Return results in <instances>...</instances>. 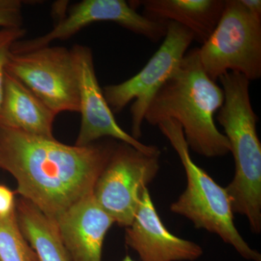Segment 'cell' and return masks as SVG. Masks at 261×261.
Wrapping results in <instances>:
<instances>
[{
	"instance_id": "cell-4",
	"label": "cell",
	"mask_w": 261,
	"mask_h": 261,
	"mask_svg": "<svg viewBox=\"0 0 261 261\" xmlns=\"http://www.w3.org/2000/svg\"><path fill=\"white\" fill-rule=\"evenodd\" d=\"M158 127L176 151L186 173V189L170 206L171 212L190 220L196 228L218 235L246 260L261 261L260 254L250 247L235 226L226 189L192 159L181 125L168 119Z\"/></svg>"
},
{
	"instance_id": "cell-5",
	"label": "cell",
	"mask_w": 261,
	"mask_h": 261,
	"mask_svg": "<svg viewBox=\"0 0 261 261\" xmlns=\"http://www.w3.org/2000/svg\"><path fill=\"white\" fill-rule=\"evenodd\" d=\"M202 68L211 80L234 72L249 81L261 77V16L240 0H226L224 12L210 37L198 47Z\"/></svg>"
},
{
	"instance_id": "cell-18",
	"label": "cell",
	"mask_w": 261,
	"mask_h": 261,
	"mask_svg": "<svg viewBox=\"0 0 261 261\" xmlns=\"http://www.w3.org/2000/svg\"><path fill=\"white\" fill-rule=\"evenodd\" d=\"M22 8L20 0H0V28H22Z\"/></svg>"
},
{
	"instance_id": "cell-12",
	"label": "cell",
	"mask_w": 261,
	"mask_h": 261,
	"mask_svg": "<svg viewBox=\"0 0 261 261\" xmlns=\"http://www.w3.org/2000/svg\"><path fill=\"white\" fill-rule=\"evenodd\" d=\"M54 220L70 261H102L105 238L115 222L98 205L93 192Z\"/></svg>"
},
{
	"instance_id": "cell-17",
	"label": "cell",
	"mask_w": 261,
	"mask_h": 261,
	"mask_svg": "<svg viewBox=\"0 0 261 261\" xmlns=\"http://www.w3.org/2000/svg\"><path fill=\"white\" fill-rule=\"evenodd\" d=\"M25 30L22 28L0 29V106L4 92L5 77L8 57L13 44L25 36Z\"/></svg>"
},
{
	"instance_id": "cell-15",
	"label": "cell",
	"mask_w": 261,
	"mask_h": 261,
	"mask_svg": "<svg viewBox=\"0 0 261 261\" xmlns=\"http://www.w3.org/2000/svg\"><path fill=\"white\" fill-rule=\"evenodd\" d=\"M19 226L39 261H70L56 221L29 201L16 202Z\"/></svg>"
},
{
	"instance_id": "cell-16",
	"label": "cell",
	"mask_w": 261,
	"mask_h": 261,
	"mask_svg": "<svg viewBox=\"0 0 261 261\" xmlns=\"http://www.w3.org/2000/svg\"><path fill=\"white\" fill-rule=\"evenodd\" d=\"M0 261H39L19 226L16 210L0 219Z\"/></svg>"
},
{
	"instance_id": "cell-7",
	"label": "cell",
	"mask_w": 261,
	"mask_h": 261,
	"mask_svg": "<svg viewBox=\"0 0 261 261\" xmlns=\"http://www.w3.org/2000/svg\"><path fill=\"white\" fill-rule=\"evenodd\" d=\"M160 156L121 142L115 145L94 185L98 205L118 226L132 224L144 190L159 172Z\"/></svg>"
},
{
	"instance_id": "cell-1",
	"label": "cell",
	"mask_w": 261,
	"mask_h": 261,
	"mask_svg": "<svg viewBox=\"0 0 261 261\" xmlns=\"http://www.w3.org/2000/svg\"><path fill=\"white\" fill-rule=\"evenodd\" d=\"M115 145H65L0 126V168L17 182V192L55 219L93 192Z\"/></svg>"
},
{
	"instance_id": "cell-19",
	"label": "cell",
	"mask_w": 261,
	"mask_h": 261,
	"mask_svg": "<svg viewBox=\"0 0 261 261\" xmlns=\"http://www.w3.org/2000/svg\"><path fill=\"white\" fill-rule=\"evenodd\" d=\"M16 210L15 192L9 187L0 185V219L9 216Z\"/></svg>"
},
{
	"instance_id": "cell-9",
	"label": "cell",
	"mask_w": 261,
	"mask_h": 261,
	"mask_svg": "<svg viewBox=\"0 0 261 261\" xmlns=\"http://www.w3.org/2000/svg\"><path fill=\"white\" fill-rule=\"evenodd\" d=\"M112 22L153 42L164 39L167 23L154 21L137 13L124 0H83L73 5L68 14L47 34L13 44L12 53H23L47 47L56 40H64L91 24Z\"/></svg>"
},
{
	"instance_id": "cell-8",
	"label": "cell",
	"mask_w": 261,
	"mask_h": 261,
	"mask_svg": "<svg viewBox=\"0 0 261 261\" xmlns=\"http://www.w3.org/2000/svg\"><path fill=\"white\" fill-rule=\"evenodd\" d=\"M6 71L20 81L55 114L80 112V88L71 49L44 47L10 53Z\"/></svg>"
},
{
	"instance_id": "cell-3",
	"label": "cell",
	"mask_w": 261,
	"mask_h": 261,
	"mask_svg": "<svg viewBox=\"0 0 261 261\" xmlns=\"http://www.w3.org/2000/svg\"><path fill=\"white\" fill-rule=\"evenodd\" d=\"M224 95L217 121L234 161V176L225 187L233 214L245 216L252 232L261 231V143L258 118L250 97V81L228 72L219 79Z\"/></svg>"
},
{
	"instance_id": "cell-13",
	"label": "cell",
	"mask_w": 261,
	"mask_h": 261,
	"mask_svg": "<svg viewBox=\"0 0 261 261\" xmlns=\"http://www.w3.org/2000/svg\"><path fill=\"white\" fill-rule=\"evenodd\" d=\"M56 115L20 81L6 71L0 106V126L54 138Z\"/></svg>"
},
{
	"instance_id": "cell-11",
	"label": "cell",
	"mask_w": 261,
	"mask_h": 261,
	"mask_svg": "<svg viewBox=\"0 0 261 261\" xmlns=\"http://www.w3.org/2000/svg\"><path fill=\"white\" fill-rule=\"evenodd\" d=\"M125 241L137 252L141 261H194L203 254L198 244L168 231L148 188L144 190L132 224L126 228Z\"/></svg>"
},
{
	"instance_id": "cell-6",
	"label": "cell",
	"mask_w": 261,
	"mask_h": 261,
	"mask_svg": "<svg viewBox=\"0 0 261 261\" xmlns=\"http://www.w3.org/2000/svg\"><path fill=\"white\" fill-rule=\"evenodd\" d=\"M167 32L161 47L139 73L122 83L103 88V94L113 114L121 113L132 101V136L142 135L145 113L155 94L168 80L195 41L192 33L174 22H167Z\"/></svg>"
},
{
	"instance_id": "cell-20",
	"label": "cell",
	"mask_w": 261,
	"mask_h": 261,
	"mask_svg": "<svg viewBox=\"0 0 261 261\" xmlns=\"http://www.w3.org/2000/svg\"><path fill=\"white\" fill-rule=\"evenodd\" d=\"M122 261H135V260H133V259L132 258L129 256V255H126V257H124V258L123 259V260Z\"/></svg>"
},
{
	"instance_id": "cell-14",
	"label": "cell",
	"mask_w": 261,
	"mask_h": 261,
	"mask_svg": "<svg viewBox=\"0 0 261 261\" xmlns=\"http://www.w3.org/2000/svg\"><path fill=\"white\" fill-rule=\"evenodd\" d=\"M144 8L146 18L155 21L174 22L192 33L202 44L210 37L224 12L226 0H143L129 2Z\"/></svg>"
},
{
	"instance_id": "cell-2",
	"label": "cell",
	"mask_w": 261,
	"mask_h": 261,
	"mask_svg": "<svg viewBox=\"0 0 261 261\" xmlns=\"http://www.w3.org/2000/svg\"><path fill=\"white\" fill-rule=\"evenodd\" d=\"M224 100L222 88L206 74L198 47L193 48L151 101L145 121L158 126L175 120L190 149L203 157H223L230 152L229 143L216 127L214 116Z\"/></svg>"
},
{
	"instance_id": "cell-10",
	"label": "cell",
	"mask_w": 261,
	"mask_h": 261,
	"mask_svg": "<svg viewBox=\"0 0 261 261\" xmlns=\"http://www.w3.org/2000/svg\"><path fill=\"white\" fill-rule=\"evenodd\" d=\"M80 88V112L82 122L75 145L85 147L111 137L146 154L161 155V149L136 140L118 125L98 82L90 48L75 44L71 49Z\"/></svg>"
}]
</instances>
